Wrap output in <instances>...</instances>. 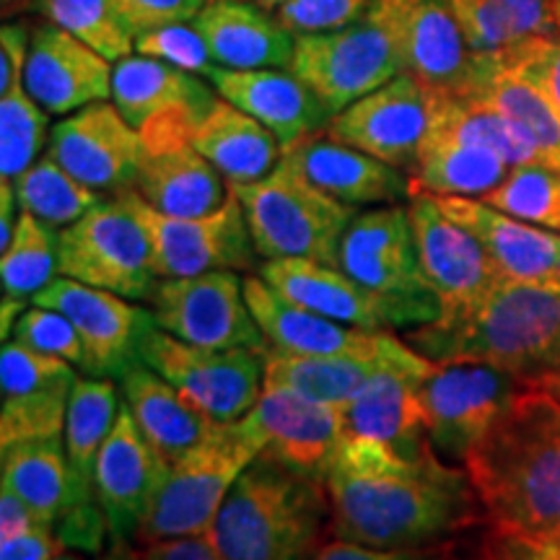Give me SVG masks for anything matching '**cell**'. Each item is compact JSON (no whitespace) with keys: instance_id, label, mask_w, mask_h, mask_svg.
<instances>
[{"instance_id":"15","label":"cell","mask_w":560,"mask_h":560,"mask_svg":"<svg viewBox=\"0 0 560 560\" xmlns=\"http://www.w3.org/2000/svg\"><path fill=\"white\" fill-rule=\"evenodd\" d=\"M164 332L200 348H252L265 353L268 340L244 296V278L213 270L190 278H161L149 304Z\"/></svg>"},{"instance_id":"18","label":"cell","mask_w":560,"mask_h":560,"mask_svg":"<svg viewBox=\"0 0 560 560\" xmlns=\"http://www.w3.org/2000/svg\"><path fill=\"white\" fill-rule=\"evenodd\" d=\"M32 304L58 310L73 322L83 342L81 371L96 380H120L128 366L140 359V340L145 330L156 325L145 304L66 276H58L42 289Z\"/></svg>"},{"instance_id":"62","label":"cell","mask_w":560,"mask_h":560,"mask_svg":"<svg viewBox=\"0 0 560 560\" xmlns=\"http://www.w3.org/2000/svg\"><path fill=\"white\" fill-rule=\"evenodd\" d=\"M252 3L262 5V9H265V11H272V13H276V11L280 9V5H283V3H285V0H252Z\"/></svg>"},{"instance_id":"12","label":"cell","mask_w":560,"mask_h":560,"mask_svg":"<svg viewBox=\"0 0 560 560\" xmlns=\"http://www.w3.org/2000/svg\"><path fill=\"white\" fill-rule=\"evenodd\" d=\"M122 198L149 231L159 278H190L213 270L260 272L262 257L234 190L219 210L195 219L159 213L136 190H125Z\"/></svg>"},{"instance_id":"48","label":"cell","mask_w":560,"mask_h":560,"mask_svg":"<svg viewBox=\"0 0 560 560\" xmlns=\"http://www.w3.org/2000/svg\"><path fill=\"white\" fill-rule=\"evenodd\" d=\"M501 70L532 83L560 117V34L522 45L503 60Z\"/></svg>"},{"instance_id":"7","label":"cell","mask_w":560,"mask_h":560,"mask_svg":"<svg viewBox=\"0 0 560 560\" xmlns=\"http://www.w3.org/2000/svg\"><path fill=\"white\" fill-rule=\"evenodd\" d=\"M397 13L400 0H376L350 26L296 37L289 70L338 115L402 73Z\"/></svg>"},{"instance_id":"31","label":"cell","mask_w":560,"mask_h":560,"mask_svg":"<svg viewBox=\"0 0 560 560\" xmlns=\"http://www.w3.org/2000/svg\"><path fill=\"white\" fill-rule=\"evenodd\" d=\"M221 68H291L296 37L272 11L252 0H208L192 19Z\"/></svg>"},{"instance_id":"24","label":"cell","mask_w":560,"mask_h":560,"mask_svg":"<svg viewBox=\"0 0 560 560\" xmlns=\"http://www.w3.org/2000/svg\"><path fill=\"white\" fill-rule=\"evenodd\" d=\"M433 361L397 340L389 361L369 376V382L342 405L348 436H361L416 452L429 444L420 408V380Z\"/></svg>"},{"instance_id":"19","label":"cell","mask_w":560,"mask_h":560,"mask_svg":"<svg viewBox=\"0 0 560 560\" xmlns=\"http://www.w3.org/2000/svg\"><path fill=\"white\" fill-rule=\"evenodd\" d=\"M47 153L91 190L117 195L136 187L149 149L109 100L89 104L52 125Z\"/></svg>"},{"instance_id":"34","label":"cell","mask_w":560,"mask_h":560,"mask_svg":"<svg viewBox=\"0 0 560 560\" xmlns=\"http://www.w3.org/2000/svg\"><path fill=\"white\" fill-rule=\"evenodd\" d=\"M192 145L223 174L229 187L265 179L285 156L276 132L226 100L215 102L198 125Z\"/></svg>"},{"instance_id":"43","label":"cell","mask_w":560,"mask_h":560,"mask_svg":"<svg viewBox=\"0 0 560 560\" xmlns=\"http://www.w3.org/2000/svg\"><path fill=\"white\" fill-rule=\"evenodd\" d=\"M50 115L26 94L24 83L0 96V179L16 182L50 143Z\"/></svg>"},{"instance_id":"49","label":"cell","mask_w":560,"mask_h":560,"mask_svg":"<svg viewBox=\"0 0 560 560\" xmlns=\"http://www.w3.org/2000/svg\"><path fill=\"white\" fill-rule=\"evenodd\" d=\"M115 5L138 39L140 34L159 26L192 21L206 9L208 0H115Z\"/></svg>"},{"instance_id":"55","label":"cell","mask_w":560,"mask_h":560,"mask_svg":"<svg viewBox=\"0 0 560 560\" xmlns=\"http://www.w3.org/2000/svg\"><path fill=\"white\" fill-rule=\"evenodd\" d=\"M37 524L42 522L34 516V511L11 488H0V542L16 540Z\"/></svg>"},{"instance_id":"42","label":"cell","mask_w":560,"mask_h":560,"mask_svg":"<svg viewBox=\"0 0 560 560\" xmlns=\"http://www.w3.org/2000/svg\"><path fill=\"white\" fill-rule=\"evenodd\" d=\"M37 13L112 62L136 52V34L125 24L115 0H39Z\"/></svg>"},{"instance_id":"52","label":"cell","mask_w":560,"mask_h":560,"mask_svg":"<svg viewBox=\"0 0 560 560\" xmlns=\"http://www.w3.org/2000/svg\"><path fill=\"white\" fill-rule=\"evenodd\" d=\"M475 560H560V545L490 529L482 537Z\"/></svg>"},{"instance_id":"37","label":"cell","mask_w":560,"mask_h":560,"mask_svg":"<svg viewBox=\"0 0 560 560\" xmlns=\"http://www.w3.org/2000/svg\"><path fill=\"white\" fill-rule=\"evenodd\" d=\"M0 475L34 516L47 527H58L73 503L66 444L60 439L19 441L0 446Z\"/></svg>"},{"instance_id":"46","label":"cell","mask_w":560,"mask_h":560,"mask_svg":"<svg viewBox=\"0 0 560 560\" xmlns=\"http://www.w3.org/2000/svg\"><path fill=\"white\" fill-rule=\"evenodd\" d=\"M11 340L24 342L42 353L58 355V359L73 363V366H83V342L79 338V330L73 327L66 314L58 310H47V306H26L13 327Z\"/></svg>"},{"instance_id":"8","label":"cell","mask_w":560,"mask_h":560,"mask_svg":"<svg viewBox=\"0 0 560 560\" xmlns=\"http://www.w3.org/2000/svg\"><path fill=\"white\" fill-rule=\"evenodd\" d=\"M58 276L149 304L161 280L153 244L122 192L109 195L81 221L60 229Z\"/></svg>"},{"instance_id":"60","label":"cell","mask_w":560,"mask_h":560,"mask_svg":"<svg viewBox=\"0 0 560 560\" xmlns=\"http://www.w3.org/2000/svg\"><path fill=\"white\" fill-rule=\"evenodd\" d=\"M529 387H540V389L550 392L552 397H558V400H560V371H552V374L540 376V380L532 382Z\"/></svg>"},{"instance_id":"36","label":"cell","mask_w":560,"mask_h":560,"mask_svg":"<svg viewBox=\"0 0 560 560\" xmlns=\"http://www.w3.org/2000/svg\"><path fill=\"white\" fill-rule=\"evenodd\" d=\"M511 166L486 145L433 130L410 172L412 192L486 198L509 177Z\"/></svg>"},{"instance_id":"50","label":"cell","mask_w":560,"mask_h":560,"mask_svg":"<svg viewBox=\"0 0 560 560\" xmlns=\"http://www.w3.org/2000/svg\"><path fill=\"white\" fill-rule=\"evenodd\" d=\"M452 545H429V548H371L348 540H332L314 552L310 560H450Z\"/></svg>"},{"instance_id":"45","label":"cell","mask_w":560,"mask_h":560,"mask_svg":"<svg viewBox=\"0 0 560 560\" xmlns=\"http://www.w3.org/2000/svg\"><path fill=\"white\" fill-rule=\"evenodd\" d=\"M136 52L170 62V66L200 75L206 81L213 79L215 70L221 68L192 21H179V24H166L140 34L136 39Z\"/></svg>"},{"instance_id":"22","label":"cell","mask_w":560,"mask_h":560,"mask_svg":"<svg viewBox=\"0 0 560 560\" xmlns=\"http://www.w3.org/2000/svg\"><path fill=\"white\" fill-rule=\"evenodd\" d=\"M408 210L420 270L444 304V312L465 310L499 283V270L482 244L452 221L431 192H412Z\"/></svg>"},{"instance_id":"56","label":"cell","mask_w":560,"mask_h":560,"mask_svg":"<svg viewBox=\"0 0 560 560\" xmlns=\"http://www.w3.org/2000/svg\"><path fill=\"white\" fill-rule=\"evenodd\" d=\"M21 206L16 198V187L9 179H0V249H5L13 240V231L21 219Z\"/></svg>"},{"instance_id":"40","label":"cell","mask_w":560,"mask_h":560,"mask_svg":"<svg viewBox=\"0 0 560 560\" xmlns=\"http://www.w3.org/2000/svg\"><path fill=\"white\" fill-rule=\"evenodd\" d=\"M13 187H16L21 210L37 215L39 221L50 223L55 229H66L70 223L81 221L91 208L104 200L102 192L91 190L73 174L62 170L50 153H45L37 164L21 174Z\"/></svg>"},{"instance_id":"28","label":"cell","mask_w":560,"mask_h":560,"mask_svg":"<svg viewBox=\"0 0 560 560\" xmlns=\"http://www.w3.org/2000/svg\"><path fill=\"white\" fill-rule=\"evenodd\" d=\"M285 159L319 190L350 208L400 206L412 198L408 172L338 143L325 130L285 149Z\"/></svg>"},{"instance_id":"16","label":"cell","mask_w":560,"mask_h":560,"mask_svg":"<svg viewBox=\"0 0 560 560\" xmlns=\"http://www.w3.org/2000/svg\"><path fill=\"white\" fill-rule=\"evenodd\" d=\"M402 73L441 96L475 100L501 62L472 50L452 0H400L397 13Z\"/></svg>"},{"instance_id":"51","label":"cell","mask_w":560,"mask_h":560,"mask_svg":"<svg viewBox=\"0 0 560 560\" xmlns=\"http://www.w3.org/2000/svg\"><path fill=\"white\" fill-rule=\"evenodd\" d=\"M34 24L24 19L5 21L0 30V96L24 83V68L30 58Z\"/></svg>"},{"instance_id":"38","label":"cell","mask_w":560,"mask_h":560,"mask_svg":"<svg viewBox=\"0 0 560 560\" xmlns=\"http://www.w3.org/2000/svg\"><path fill=\"white\" fill-rule=\"evenodd\" d=\"M472 50L501 62L522 45L556 37L550 0H452Z\"/></svg>"},{"instance_id":"17","label":"cell","mask_w":560,"mask_h":560,"mask_svg":"<svg viewBox=\"0 0 560 560\" xmlns=\"http://www.w3.org/2000/svg\"><path fill=\"white\" fill-rule=\"evenodd\" d=\"M436 104V91L400 73L332 115L325 132L338 143L353 145L410 174L431 132Z\"/></svg>"},{"instance_id":"4","label":"cell","mask_w":560,"mask_h":560,"mask_svg":"<svg viewBox=\"0 0 560 560\" xmlns=\"http://www.w3.org/2000/svg\"><path fill=\"white\" fill-rule=\"evenodd\" d=\"M325 532V482L260 454L229 490L208 537L226 560H310Z\"/></svg>"},{"instance_id":"33","label":"cell","mask_w":560,"mask_h":560,"mask_svg":"<svg viewBox=\"0 0 560 560\" xmlns=\"http://www.w3.org/2000/svg\"><path fill=\"white\" fill-rule=\"evenodd\" d=\"M132 190L159 213L174 219L213 213L231 195L223 174L192 143L149 151Z\"/></svg>"},{"instance_id":"54","label":"cell","mask_w":560,"mask_h":560,"mask_svg":"<svg viewBox=\"0 0 560 560\" xmlns=\"http://www.w3.org/2000/svg\"><path fill=\"white\" fill-rule=\"evenodd\" d=\"M143 560H226L210 542V537H179L140 548Z\"/></svg>"},{"instance_id":"30","label":"cell","mask_w":560,"mask_h":560,"mask_svg":"<svg viewBox=\"0 0 560 560\" xmlns=\"http://www.w3.org/2000/svg\"><path fill=\"white\" fill-rule=\"evenodd\" d=\"M244 296L257 325L268 340V348L291 355H346L371 353L380 346L382 332L359 330L322 317L296 301L285 299L260 276L244 278Z\"/></svg>"},{"instance_id":"44","label":"cell","mask_w":560,"mask_h":560,"mask_svg":"<svg viewBox=\"0 0 560 560\" xmlns=\"http://www.w3.org/2000/svg\"><path fill=\"white\" fill-rule=\"evenodd\" d=\"M480 200L520 221L560 231V172L545 164L514 166L509 177Z\"/></svg>"},{"instance_id":"32","label":"cell","mask_w":560,"mask_h":560,"mask_svg":"<svg viewBox=\"0 0 560 560\" xmlns=\"http://www.w3.org/2000/svg\"><path fill=\"white\" fill-rule=\"evenodd\" d=\"M120 392L122 405L136 418L140 433L166 465L198 444L215 423L140 359L120 376Z\"/></svg>"},{"instance_id":"63","label":"cell","mask_w":560,"mask_h":560,"mask_svg":"<svg viewBox=\"0 0 560 560\" xmlns=\"http://www.w3.org/2000/svg\"><path fill=\"white\" fill-rule=\"evenodd\" d=\"M550 9H552V16H556V24L560 32V0H550Z\"/></svg>"},{"instance_id":"25","label":"cell","mask_w":560,"mask_h":560,"mask_svg":"<svg viewBox=\"0 0 560 560\" xmlns=\"http://www.w3.org/2000/svg\"><path fill=\"white\" fill-rule=\"evenodd\" d=\"M338 268L371 291L392 296H436L420 270L408 202L355 213L342 234Z\"/></svg>"},{"instance_id":"20","label":"cell","mask_w":560,"mask_h":560,"mask_svg":"<svg viewBox=\"0 0 560 560\" xmlns=\"http://www.w3.org/2000/svg\"><path fill=\"white\" fill-rule=\"evenodd\" d=\"M79 374L73 363L19 340L0 350V446L60 439Z\"/></svg>"},{"instance_id":"27","label":"cell","mask_w":560,"mask_h":560,"mask_svg":"<svg viewBox=\"0 0 560 560\" xmlns=\"http://www.w3.org/2000/svg\"><path fill=\"white\" fill-rule=\"evenodd\" d=\"M433 198L452 221H457L482 244L501 280L560 283V236L550 229L514 219L480 198Z\"/></svg>"},{"instance_id":"21","label":"cell","mask_w":560,"mask_h":560,"mask_svg":"<svg viewBox=\"0 0 560 560\" xmlns=\"http://www.w3.org/2000/svg\"><path fill=\"white\" fill-rule=\"evenodd\" d=\"M244 420L260 439L262 454L319 480L346 436L342 405L312 400L285 387H265Z\"/></svg>"},{"instance_id":"58","label":"cell","mask_w":560,"mask_h":560,"mask_svg":"<svg viewBox=\"0 0 560 560\" xmlns=\"http://www.w3.org/2000/svg\"><path fill=\"white\" fill-rule=\"evenodd\" d=\"M96 560H143L140 558V548L130 540H109L107 550Z\"/></svg>"},{"instance_id":"5","label":"cell","mask_w":560,"mask_h":560,"mask_svg":"<svg viewBox=\"0 0 560 560\" xmlns=\"http://www.w3.org/2000/svg\"><path fill=\"white\" fill-rule=\"evenodd\" d=\"M262 454L247 420H215L206 436L170 465L136 545L206 537L240 475Z\"/></svg>"},{"instance_id":"2","label":"cell","mask_w":560,"mask_h":560,"mask_svg":"<svg viewBox=\"0 0 560 560\" xmlns=\"http://www.w3.org/2000/svg\"><path fill=\"white\" fill-rule=\"evenodd\" d=\"M465 470L490 529L560 545V400L527 387L501 412Z\"/></svg>"},{"instance_id":"29","label":"cell","mask_w":560,"mask_h":560,"mask_svg":"<svg viewBox=\"0 0 560 560\" xmlns=\"http://www.w3.org/2000/svg\"><path fill=\"white\" fill-rule=\"evenodd\" d=\"M210 83L219 91L221 100L244 109L276 132L283 149L317 136L332 120V112L325 107V102L289 68H219Z\"/></svg>"},{"instance_id":"47","label":"cell","mask_w":560,"mask_h":560,"mask_svg":"<svg viewBox=\"0 0 560 560\" xmlns=\"http://www.w3.org/2000/svg\"><path fill=\"white\" fill-rule=\"evenodd\" d=\"M376 0H285L276 11L293 37L338 32L366 16Z\"/></svg>"},{"instance_id":"39","label":"cell","mask_w":560,"mask_h":560,"mask_svg":"<svg viewBox=\"0 0 560 560\" xmlns=\"http://www.w3.org/2000/svg\"><path fill=\"white\" fill-rule=\"evenodd\" d=\"M58 236L50 223L21 210L11 244L0 249L3 299L32 301L58 278Z\"/></svg>"},{"instance_id":"13","label":"cell","mask_w":560,"mask_h":560,"mask_svg":"<svg viewBox=\"0 0 560 560\" xmlns=\"http://www.w3.org/2000/svg\"><path fill=\"white\" fill-rule=\"evenodd\" d=\"M219 100L213 83L164 60L132 52L115 62L112 102L149 151L192 143V132Z\"/></svg>"},{"instance_id":"41","label":"cell","mask_w":560,"mask_h":560,"mask_svg":"<svg viewBox=\"0 0 560 560\" xmlns=\"http://www.w3.org/2000/svg\"><path fill=\"white\" fill-rule=\"evenodd\" d=\"M475 100L490 104L520 125L524 136L535 143L542 164L560 172V117L532 83L501 70Z\"/></svg>"},{"instance_id":"23","label":"cell","mask_w":560,"mask_h":560,"mask_svg":"<svg viewBox=\"0 0 560 560\" xmlns=\"http://www.w3.org/2000/svg\"><path fill=\"white\" fill-rule=\"evenodd\" d=\"M166 472H170V465L145 441L136 418L122 405L96 459L94 478L96 499L109 527V540L136 542L164 486Z\"/></svg>"},{"instance_id":"14","label":"cell","mask_w":560,"mask_h":560,"mask_svg":"<svg viewBox=\"0 0 560 560\" xmlns=\"http://www.w3.org/2000/svg\"><path fill=\"white\" fill-rule=\"evenodd\" d=\"M122 392L112 380L79 376L70 395L62 444L68 454L70 488L73 503L58 527L55 537L62 548L79 550L83 556L100 558L109 545V527L96 499V459L107 441L112 425L120 416Z\"/></svg>"},{"instance_id":"11","label":"cell","mask_w":560,"mask_h":560,"mask_svg":"<svg viewBox=\"0 0 560 560\" xmlns=\"http://www.w3.org/2000/svg\"><path fill=\"white\" fill-rule=\"evenodd\" d=\"M140 361L221 423L247 416L265 389V353L260 350L190 346L156 325L140 340Z\"/></svg>"},{"instance_id":"1","label":"cell","mask_w":560,"mask_h":560,"mask_svg":"<svg viewBox=\"0 0 560 560\" xmlns=\"http://www.w3.org/2000/svg\"><path fill=\"white\" fill-rule=\"evenodd\" d=\"M322 482L330 499L332 540L429 548L482 520L470 475L441 459L431 441L402 452L346 433Z\"/></svg>"},{"instance_id":"35","label":"cell","mask_w":560,"mask_h":560,"mask_svg":"<svg viewBox=\"0 0 560 560\" xmlns=\"http://www.w3.org/2000/svg\"><path fill=\"white\" fill-rule=\"evenodd\" d=\"M397 340L395 332H382L371 353L346 355H291L265 348V387H285L312 400L346 405L389 361Z\"/></svg>"},{"instance_id":"26","label":"cell","mask_w":560,"mask_h":560,"mask_svg":"<svg viewBox=\"0 0 560 560\" xmlns=\"http://www.w3.org/2000/svg\"><path fill=\"white\" fill-rule=\"evenodd\" d=\"M115 62L60 26L34 24L24 89L47 115L68 117L89 104L112 100Z\"/></svg>"},{"instance_id":"53","label":"cell","mask_w":560,"mask_h":560,"mask_svg":"<svg viewBox=\"0 0 560 560\" xmlns=\"http://www.w3.org/2000/svg\"><path fill=\"white\" fill-rule=\"evenodd\" d=\"M58 548L60 542L55 537V529L47 524H37L16 540L0 542V560H52Z\"/></svg>"},{"instance_id":"59","label":"cell","mask_w":560,"mask_h":560,"mask_svg":"<svg viewBox=\"0 0 560 560\" xmlns=\"http://www.w3.org/2000/svg\"><path fill=\"white\" fill-rule=\"evenodd\" d=\"M37 5L39 0H0V11H3L5 21L24 16V13L30 11H37Z\"/></svg>"},{"instance_id":"3","label":"cell","mask_w":560,"mask_h":560,"mask_svg":"<svg viewBox=\"0 0 560 560\" xmlns=\"http://www.w3.org/2000/svg\"><path fill=\"white\" fill-rule=\"evenodd\" d=\"M402 338L433 363H488L532 384L560 371V283L499 280L475 304Z\"/></svg>"},{"instance_id":"9","label":"cell","mask_w":560,"mask_h":560,"mask_svg":"<svg viewBox=\"0 0 560 560\" xmlns=\"http://www.w3.org/2000/svg\"><path fill=\"white\" fill-rule=\"evenodd\" d=\"M257 276L306 310L369 332H408L431 325L444 314L439 296H392L371 291L338 265L304 257L265 260Z\"/></svg>"},{"instance_id":"10","label":"cell","mask_w":560,"mask_h":560,"mask_svg":"<svg viewBox=\"0 0 560 560\" xmlns=\"http://www.w3.org/2000/svg\"><path fill=\"white\" fill-rule=\"evenodd\" d=\"M529 384L488 363H433L420 380L425 436L441 459L462 462Z\"/></svg>"},{"instance_id":"6","label":"cell","mask_w":560,"mask_h":560,"mask_svg":"<svg viewBox=\"0 0 560 560\" xmlns=\"http://www.w3.org/2000/svg\"><path fill=\"white\" fill-rule=\"evenodd\" d=\"M231 190L242 200L252 242L262 260L304 257L338 265L342 234L359 210L319 190L289 159L283 156L265 179Z\"/></svg>"},{"instance_id":"61","label":"cell","mask_w":560,"mask_h":560,"mask_svg":"<svg viewBox=\"0 0 560 560\" xmlns=\"http://www.w3.org/2000/svg\"><path fill=\"white\" fill-rule=\"evenodd\" d=\"M52 560H89V556H83V552L79 550H70V548H58V552H55Z\"/></svg>"},{"instance_id":"57","label":"cell","mask_w":560,"mask_h":560,"mask_svg":"<svg viewBox=\"0 0 560 560\" xmlns=\"http://www.w3.org/2000/svg\"><path fill=\"white\" fill-rule=\"evenodd\" d=\"M26 301H16V299H3V306H0V338L3 342L11 340L13 335V327H16V322L21 317V312L26 310Z\"/></svg>"}]
</instances>
